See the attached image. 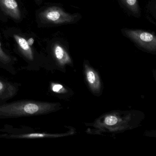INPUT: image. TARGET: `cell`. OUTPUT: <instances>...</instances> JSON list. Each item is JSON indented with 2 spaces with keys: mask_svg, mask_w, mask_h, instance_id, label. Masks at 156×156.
Instances as JSON below:
<instances>
[{
  "mask_svg": "<svg viewBox=\"0 0 156 156\" xmlns=\"http://www.w3.org/2000/svg\"><path fill=\"white\" fill-rule=\"evenodd\" d=\"M128 8L133 12L138 11L137 0H123Z\"/></svg>",
  "mask_w": 156,
  "mask_h": 156,
  "instance_id": "cell-10",
  "label": "cell"
},
{
  "mask_svg": "<svg viewBox=\"0 0 156 156\" xmlns=\"http://www.w3.org/2000/svg\"><path fill=\"white\" fill-rule=\"evenodd\" d=\"M55 103L31 100H22L0 105V119L42 115L54 111Z\"/></svg>",
  "mask_w": 156,
  "mask_h": 156,
  "instance_id": "cell-1",
  "label": "cell"
},
{
  "mask_svg": "<svg viewBox=\"0 0 156 156\" xmlns=\"http://www.w3.org/2000/svg\"><path fill=\"white\" fill-rule=\"evenodd\" d=\"M40 18L44 22L52 24H63L72 22L74 17L57 7H51L41 12Z\"/></svg>",
  "mask_w": 156,
  "mask_h": 156,
  "instance_id": "cell-3",
  "label": "cell"
},
{
  "mask_svg": "<svg viewBox=\"0 0 156 156\" xmlns=\"http://www.w3.org/2000/svg\"><path fill=\"white\" fill-rule=\"evenodd\" d=\"M36 1L37 2H38V3H41L42 1V0H36Z\"/></svg>",
  "mask_w": 156,
  "mask_h": 156,
  "instance_id": "cell-13",
  "label": "cell"
},
{
  "mask_svg": "<svg viewBox=\"0 0 156 156\" xmlns=\"http://www.w3.org/2000/svg\"><path fill=\"white\" fill-rule=\"evenodd\" d=\"M87 81L94 90H98L100 87V82L98 76L91 69H87L86 71Z\"/></svg>",
  "mask_w": 156,
  "mask_h": 156,
  "instance_id": "cell-8",
  "label": "cell"
},
{
  "mask_svg": "<svg viewBox=\"0 0 156 156\" xmlns=\"http://www.w3.org/2000/svg\"><path fill=\"white\" fill-rule=\"evenodd\" d=\"M0 6L2 9L12 19H21L20 10L16 0H0Z\"/></svg>",
  "mask_w": 156,
  "mask_h": 156,
  "instance_id": "cell-5",
  "label": "cell"
},
{
  "mask_svg": "<svg viewBox=\"0 0 156 156\" xmlns=\"http://www.w3.org/2000/svg\"><path fill=\"white\" fill-rule=\"evenodd\" d=\"M124 34L138 45L150 51H155L156 38L152 34L140 30L124 29Z\"/></svg>",
  "mask_w": 156,
  "mask_h": 156,
  "instance_id": "cell-2",
  "label": "cell"
},
{
  "mask_svg": "<svg viewBox=\"0 0 156 156\" xmlns=\"http://www.w3.org/2000/svg\"><path fill=\"white\" fill-rule=\"evenodd\" d=\"M118 121L117 118L114 115L108 116L105 119V123L107 126H111L115 125Z\"/></svg>",
  "mask_w": 156,
  "mask_h": 156,
  "instance_id": "cell-11",
  "label": "cell"
},
{
  "mask_svg": "<svg viewBox=\"0 0 156 156\" xmlns=\"http://www.w3.org/2000/svg\"><path fill=\"white\" fill-rule=\"evenodd\" d=\"M19 84L12 83L0 76V105L14 97L19 90Z\"/></svg>",
  "mask_w": 156,
  "mask_h": 156,
  "instance_id": "cell-4",
  "label": "cell"
},
{
  "mask_svg": "<svg viewBox=\"0 0 156 156\" xmlns=\"http://www.w3.org/2000/svg\"><path fill=\"white\" fill-rule=\"evenodd\" d=\"M0 62H1V65L4 66V68H5L4 65H6L7 70L9 71L8 66L9 64L12 65V59L9 55L4 52L2 48L1 43H0Z\"/></svg>",
  "mask_w": 156,
  "mask_h": 156,
  "instance_id": "cell-9",
  "label": "cell"
},
{
  "mask_svg": "<svg viewBox=\"0 0 156 156\" xmlns=\"http://www.w3.org/2000/svg\"><path fill=\"white\" fill-rule=\"evenodd\" d=\"M53 51L55 59L61 65H64L71 62V59L68 53L60 44H55Z\"/></svg>",
  "mask_w": 156,
  "mask_h": 156,
  "instance_id": "cell-7",
  "label": "cell"
},
{
  "mask_svg": "<svg viewBox=\"0 0 156 156\" xmlns=\"http://www.w3.org/2000/svg\"><path fill=\"white\" fill-rule=\"evenodd\" d=\"M63 90L62 86L59 84H53L52 85V90L55 93H60L62 92Z\"/></svg>",
  "mask_w": 156,
  "mask_h": 156,
  "instance_id": "cell-12",
  "label": "cell"
},
{
  "mask_svg": "<svg viewBox=\"0 0 156 156\" xmlns=\"http://www.w3.org/2000/svg\"><path fill=\"white\" fill-rule=\"evenodd\" d=\"M14 37L23 55L30 61H33L34 53L28 41L20 35H14Z\"/></svg>",
  "mask_w": 156,
  "mask_h": 156,
  "instance_id": "cell-6",
  "label": "cell"
}]
</instances>
